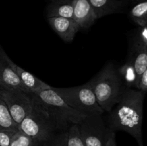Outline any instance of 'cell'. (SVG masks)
<instances>
[{"mask_svg":"<svg viewBox=\"0 0 147 146\" xmlns=\"http://www.w3.org/2000/svg\"><path fill=\"white\" fill-rule=\"evenodd\" d=\"M146 94L140 90L127 88L116 107L109 112L108 117V127L110 130L129 133L139 145L144 144L142 124Z\"/></svg>","mask_w":147,"mask_h":146,"instance_id":"1","label":"cell"},{"mask_svg":"<svg viewBox=\"0 0 147 146\" xmlns=\"http://www.w3.org/2000/svg\"><path fill=\"white\" fill-rule=\"evenodd\" d=\"M99 106L109 113L119 102L126 87L123 84L118 70L112 62L103 68L88 82Z\"/></svg>","mask_w":147,"mask_h":146,"instance_id":"2","label":"cell"},{"mask_svg":"<svg viewBox=\"0 0 147 146\" xmlns=\"http://www.w3.org/2000/svg\"><path fill=\"white\" fill-rule=\"evenodd\" d=\"M33 100L32 108L19 125V130L43 144L54 137L57 131L63 132V130L55 116L45 105L34 97Z\"/></svg>","mask_w":147,"mask_h":146,"instance_id":"3","label":"cell"},{"mask_svg":"<svg viewBox=\"0 0 147 146\" xmlns=\"http://www.w3.org/2000/svg\"><path fill=\"white\" fill-rule=\"evenodd\" d=\"M34 98L45 105L60 123L63 131L68 129V125H78L86 115L69 106L53 88L35 93H30Z\"/></svg>","mask_w":147,"mask_h":146,"instance_id":"4","label":"cell"},{"mask_svg":"<svg viewBox=\"0 0 147 146\" xmlns=\"http://www.w3.org/2000/svg\"><path fill=\"white\" fill-rule=\"evenodd\" d=\"M52 88L69 106L86 115H102L104 113L88 83L74 87Z\"/></svg>","mask_w":147,"mask_h":146,"instance_id":"5","label":"cell"},{"mask_svg":"<svg viewBox=\"0 0 147 146\" xmlns=\"http://www.w3.org/2000/svg\"><path fill=\"white\" fill-rule=\"evenodd\" d=\"M85 146H105L110 129L102 115H90L78 125Z\"/></svg>","mask_w":147,"mask_h":146,"instance_id":"6","label":"cell"},{"mask_svg":"<svg viewBox=\"0 0 147 146\" xmlns=\"http://www.w3.org/2000/svg\"><path fill=\"white\" fill-rule=\"evenodd\" d=\"M0 96L5 102L16 124L18 125L31 111L33 97L30 93L20 90H9L0 88Z\"/></svg>","mask_w":147,"mask_h":146,"instance_id":"7","label":"cell"},{"mask_svg":"<svg viewBox=\"0 0 147 146\" xmlns=\"http://www.w3.org/2000/svg\"><path fill=\"white\" fill-rule=\"evenodd\" d=\"M10 60L11 59L0 47V88L20 90L27 92L17 73L11 67Z\"/></svg>","mask_w":147,"mask_h":146,"instance_id":"8","label":"cell"},{"mask_svg":"<svg viewBox=\"0 0 147 146\" xmlns=\"http://www.w3.org/2000/svg\"><path fill=\"white\" fill-rule=\"evenodd\" d=\"M73 19L80 29H87L91 27L97 17L88 0H73Z\"/></svg>","mask_w":147,"mask_h":146,"instance_id":"9","label":"cell"},{"mask_svg":"<svg viewBox=\"0 0 147 146\" xmlns=\"http://www.w3.org/2000/svg\"><path fill=\"white\" fill-rule=\"evenodd\" d=\"M48 22L59 37L65 42H71L80 29L73 19L64 17H49Z\"/></svg>","mask_w":147,"mask_h":146,"instance_id":"10","label":"cell"},{"mask_svg":"<svg viewBox=\"0 0 147 146\" xmlns=\"http://www.w3.org/2000/svg\"><path fill=\"white\" fill-rule=\"evenodd\" d=\"M10 64L17 73L19 79L27 93H35L43 90H49L51 88L49 84L44 82L39 78L33 75L32 73L26 71L24 69L19 67L11 60H10Z\"/></svg>","mask_w":147,"mask_h":146,"instance_id":"11","label":"cell"},{"mask_svg":"<svg viewBox=\"0 0 147 146\" xmlns=\"http://www.w3.org/2000/svg\"><path fill=\"white\" fill-rule=\"evenodd\" d=\"M97 19L109 14L121 13L125 10L128 0H88Z\"/></svg>","mask_w":147,"mask_h":146,"instance_id":"12","label":"cell"},{"mask_svg":"<svg viewBox=\"0 0 147 146\" xmlns=\"http://www.w3.org/2000/svg\"><path fill=\"white\" fill-rule=\"evenodd\" d=\"M128 59L131 61L139 78L147 70V48L130 42Z\"/></svg>","mask_w":147,"mask_h":146,"instance_id":"13","label":"cell"},{"mask_svg":"<svg viewBox=\"0 0 147 146\" xmlns=\"http://www.w3.org/2000/svg\"><path fill=\"white\" fill-rule=\"evenodd\" d=\"M47 17L73 19V0L53 1L47 8Z\"/></svg>","mask_w":147,"mask_h":146,"instance_id":"14","label":"cell"},{"mask_svg":"<svg viewBox=\"0 0 147 146\" xmlns=\"http://www.w3.org/2000/svg\"><path fill=\"white\" fill-rule=\"evenodd\" d=\"M117 70L125 87L126 88H136L138 76L131 61L128 59L126 62Z\"/></svg>","mask_w":147,"mask_h":146,"instance_id":"15","label":"cell"},{"mask_svg":"<svg viewBox=\"0 0 147 146\" xmlns=\"http://www.w3.org/2000/svg\"><path fill=\"white\" fill-rule=\"evenodd\" d=\"M133 4L129 14L132 21L138 26H147V1Z\"/></svg>","mask_w":147,"mask_h":146,"instance_id":"16","label":"cell"},{"mask_svg":"<svg viewBox=\"0 0 147 146\" xmlns=\"http://www.w3.org/2000/svg\"><path fill=\"white\" fill-rule=\"evenodd\" d=\"M0 130L17 131L18 125L13 120L7 106L0 96Z\"/></svg>","mask_w":147,"mask_h":146,"instance_id":"17","label":"cell"},{"mask_svg":"<svg viewBox=\"0 0 147 146\" xmlns=\"http://www.w3.org/2000/svg\"><path fill=\"white\" fill-rule=\"evenodd\" d=\"M41 144L20 130H17L12 136L9 146H40Z\"/></svg>","mask_w":147,"mask_h":146,"instance_id":"18","label":"cell"},{"mask_svg":"<svg viewBox=\"0 0 147 146\" xmlns=\"http://www.w3.org/2000/svg\"><path fill=\"white\" fill-rule=\"evenodd\" d=\"M67 146H85L78 125H71L67 130Z\"/></svg>","mask_w":147,"mask_h":146,"instance_id":"19","label":"cell"},{"mask_svg":"<svg viewBox=\"0 0 147 146\" xmlns=\"http://www.w3.org/2000/svg\"><path fill=\"white\" fill-rule=\"evenodd\" d=\"M130 42L147 48V26H138L137 29L131 38Z\"/></svg>","mask_w":147,"mask_h":146,"instance_id":"20","label":"cell"},{"mask_svg":"<svg viewBox=\"0 0 147 146\" xmlns=\"http://www.w3.org/2000/svg\"><path fill=\"white\" fill-rule=\"evenodd\" d=\"M42 145L44 146H67V130L57 133Z\"/></svg>","mask_w":147,"mask_h":146,"instance_id":"21","label":"cell"},{"mask_svg":"<svg viewBox=\"0 0 147 146\" xmlns=\"http://www.w3.org/2000/svg\"><path fill=\"white\" fill-rule=\"evenodd\" d=\"M17 131H8V130H0V146L9 145L12 136Z\"/></svg>","mask_w":147,"mask_h":146,"instance_id":"22","label":"cell"},{"mask_svg":"<svg viewBox=\"0 0 147 146\" xmlns=\"http://www.w3.org/2000/svg\"><path fill=\"white\" fill-rule=\"evenodd\" d=\"M136 89L140 91L146 92H147V70H145L142 75L138 78Z\"/></svg>","mask_w":147,"mask_h":146,"instance_id":"23","label":"cell"},{"mask_svg":"<svg viewBox=\"0 0 147 146\" xmlns=\"http://www.w3.org/2000/svg\"><path fill=\"white\" fill-rule=\"evenodd\" d=\"M105 146H117L116 143V135H115V132H113V130H111L109 132V137H108Z\"/></svg>","mask_w":147,"mask_h":146,"instance_id":"24","label":"cell"},{"mask_svg":"<svg viewBox=\"0 0 147 146\" xmlns=\"http://www.w3.org/2000/svg\"><path fill=\"white\" fill-rule=\"evenodd\" d=\"M131 1L132 4H134V3L139 2V1H147V0H131Z\"/></svg>","mask_w":147,"mask_h":146,"instance_id":"25","label":"cell"},{"mask_svg":"<svg viewBox=\"0 0 147 146\" xmlns=\"http://www.w3.org/2000/svg\"><path fill=\"white\" fill-rule=\"evenodd\" d=\"M139 146H144V144H142V145H140Z\"/></svg>","mask_w":147,"mask_h":146,"instance_id":"26","label":"cell"},{"mask_svg":"<svg viewBox=\"0 0 147 146\" xmlns=\"http://www.w3.org/2000/svg\"><path fill=\"white\" fill-rule=\"evenodd\" d=\"M53 1H55V0H53Z\"/></svg>","mask_w":147,"mask_h":146,"instance_id":"27","label":"cell"}]
</instances>
